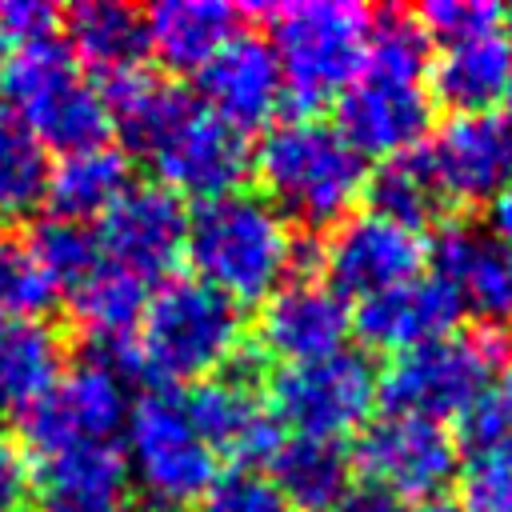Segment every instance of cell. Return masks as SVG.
I'll return each instance as SVG.
<instances>
[{"instance_id": "cell-1", "label": "cell", "mask_w": 512, "mask_h": 512, "mask_svg": "<svg viewBox=\"0 0 512 512\" xmlns=\"http://www.w3.org/2000/svg\"><path fill=\"white\" fill-rule=\"evenodd\" d=\"M184 256L192 260L196 280L232 304H256L288 284L300 264V244L292 224L260 192L240 188L188 216Z\"/></svg>"}, {"instance_id": "cell-2", "label": "cell", "mask_w": 512, "mask_h": 512, "mask_svg": "<svg viewBox=\"0 0 512 512\" xmlns=\"http://www.w3.org/2000/svg\"><path fill=\"white\" fill-rule=\"evenodd\" d=\"M244 348V316L240 304L220 296L196 276L164 280L136 324L132 368H140L156 388L200 384L236 364Z\"/></svg>"}, {"instance_id": "cell-3", "label": "cell", "mask_w": 512, "mask_h": 512, "mask_svg": "<svg viewBox=\"0 0 512 512\" xmlns=\"http://www.w3.org/2000/svg\"><path fill=\"white\" fill-rule=\"evenodd\" d=\"M252 168L264 184V200L308 228L348 220V208L368 188L364 156L332 128L312 116L284 120L260 140Z\"/></svg>"}, {"instance_id": "cell-4", "label": "cell", "mask_w": 512, "mask_h": 512, "mask_svg": "<svg viewBox=\"0 0 512 512\" xmlns=\"http://www.w3.org/2000/svg\"><path fill=\"white\" fill-rule=\"evenodd\" d=\"M0 88V104H8L28 124V132L60 156L104 144L112 128L100 88H92L84 68L56 36L12 48L0 68Z\"/></svg>"}, {"instance_id": "cell-5", "label": "cell", "mask_w": 512, "mask_h": 512, "mask_svg": "<svg viewBox=\"0 0 512 512\" xmlns=\"http://www.w3.org/2000/svg\"><path fill=\"white\" fill-rule=\"evenodd\" d=\"M272 24V52L284 76V96L296 108H316L340 96L368 56L372 12L348 0H308L264 8Z\"/></svg>"}, {"instance_id": "cell-6", "label": "cell", "mask_w": 512, "mask_h": 512, "mask_svg": "<svg viewBox=\"0 0 512 512\" xmlns=\"http://www.w3.org/2000/svg\"><path fill=\"white\" fill-rule=\"evenodd\" d=\"M504 364H508V336L500 328L452 332L392 356L388 372L380 376L376 400L392 416H416L432 424L460 420L492 388V376Z\"/></svg>"}, {"instance_id": "cell-7", "label": "cell", "mask_w": 512, "mask_h": 512, "mask_svg": "<svg viewBox=\"0 0 512 512\" xmlns=\"http://www.w3.org/2000/svg\"><path fill=\"white\" fill-rule=\"evenodd\" d=\"M124 464L140 492L168 512L200 504L216 480V456L196 436L176 392L152 388L132 400L124 420Z\"/></svg>"}, {"instance_id": "cell-8", "label": "cell", "mask_w": 512, "mask_h": 512, "mask_svg": "<svg viewBox=\"0 0 512 512\" xmlns=\"http://www.w3.org/2000/svg\"><path fill=\"white\" fill-rule=\"evenodd\" d=\"M380 376L360 352H332L312 364L280 368L268 384V416L276 428L312 440H336L364 428L376 408Z\"/></svg>"}, {"instance_id": "cell-9", "label": "cell", "mask_w": 512, "mask_h": 512, "mask_svg": "<svg viewBox=\"0 0 512 512\" xmlns=\"http://www.w3.org/2000/svg\"><path fill=\"white\" fill-rule=\"evenodd\" d=\"M128 408L132 400L120 372L104 360H84L68 368L28 416H20L24 440L40 460L80 444H108L124 428Z\"/></svg>"}, {"instance_id": "cell-10", "label": "cell", "mask_w": 512, "mask_h": 512, "mask_svg": "<svg viewBox=\"0 0 512 512\" xmlns=\"http://www.w3.org/2000/svg\"><path fill=\"white\" fill-rule=\"evenodd\" d=\"M144 156L156 164L160 188H168L176 200L188 196L200 204L240 192L252 168L248 136L208 116L196 100L168 124V132Z\"/></svg>"}, {"instance_id": "cell-11", "label": "cell", "mask_w": 512, "mask_h": 512, "mask_svg": "<svg viewBox=\"0 0 512 512\" xmlns=\"http://www.w3.org/2000/svg\"><path fill=\"white\" fill-rule=\"evenodd\" d=\"M356 464L368 480V488H380L388 496L404 500H436L444 484L456 476L460 456L456 440L444 424L416 420V416H392L384 412L376 424L364 428L356 444Z\"/></svg>"}, {"instance_id": "cell-12", "label": "cell", "mask_w": 512, "mask_h": 512, "mask_svg": "<svg viewBox=\"0 0 512 512\" xmlns=\"http://www.w3.org/2000/svg\"><path fill=\"white\" fill-rule=\"evenodd\" d=\"M428 260V240L420 228H408L392 216L380 212H360L336 224L328 248H324V264H328V288L336 296H356L360 304L408 284L424 272Z\"/></svg>"}, {"instance_id": "cell-13", "label": "cell", "mask_w": 512, "mask_h": 512, "mask_svg": "<svg viewBox=\"0 0 512 512\" xmlns=\"http://www.w3.org/2000/svg\"><path fill=\"white\" fill-rule=\"evenodd\" d=\"M432 124V96L424 92V80L388 76L364 68L336 104V132L368 160H392L412 148H420L424 132Z\"/></svg>"}, {"instance_id": "cell-14", "label": "cell", "mask_w": 512, "mask_h": 512, "mask_svg": "<svg viewBox=\"0 0 512 512\" xmlns=\"http://www.w3.org/2000/svg\"><path fill=\"white\" fill-rule=\"evenodd\" d=\"M188 240V212L160 184H132L96 224L100 256L136 280H156L176 268Z\"/></svg>"}, {"instance_id": "cell-15", "label": "cell", "mask_w": 512, "mask_h": 512, "mask_svg": "<svg viewBox=\"0 0 512 512\" xmlns=\"http://www.w3.org/2000/svg\"><path fill=\"white\" fill-rule=\"evenodd\" d=\"M196 88H200L196 104L220 124L236 128L240 136L268 128L284 104V76H280L276 52L264 36H252V32H236L196 72Z\"/></svg>"}, {"instance_id": "cell-16", "label": "cell", "mask_w": 512, "mask_h": 512, "mask_svg": "<svg viewBox=\"0 0 512 512\" xmlns=\"http://www.w3.org/2000/svg\"><path fill=\"white\" fill-rule=\"evenodd\" d=\"M420 152L440 200L480 204L512 180V132L492 112L448 116Z\"/></svg>"}, {"instance_id": "cell-17", "label": "cell", "mask_w": 512, "mask_h": 512, "mask_svg": "<svg viewBox=\"0 0 512 512\" xmlns=\"http://www.w3.org/2000/svg\"><path fill=\"white\" fill-rule=\"evenodd\" d=\"M348 328H352V316L344 296H336L320 280H288L264 300L256 336L268 356L292 368V364H312L332 352H344Z\"/></svg>"}, {"instance_id": "cell-18", "label": "cell", "mask_w": 512, "mask_h": 512, "mask_svg": "<svg viewBox=\"0 0 512 512\" xmlns=\"http://www.w3.org/2000/svg\"><path fill=\"white\" fill-rule=\"evenodd\" d=\"M184 416L196 428V436L212 448V456H232L240 464H264L268 452L280 444V428L268 416V408L260 404L256 388L248 384V376L240 372H220L208 376L200 384H192L184 396Z\"/></svg>"}, {"instance_id": "cell-19", "label": "cell", "mask_w": 512, "mask_h": 512, "mask_svg": "<svg viewBox=\"0 0 512 512\" xmlns=\"http://www.w3.org/2000/svg\"><path fill=\"white\" fill-rule=\"evenodd\" d=\"M460 312H464V304L452 292V284L440 280L436 272H420L416 280L364 300L360 312L352 316V324L368 348L400 356V352H412L440 336H452Z\"/></svg>"}, {"instance_id": "cell-20", "label": "cell", "mask_w": 512, "mask_h": 512, "mask_svg": "<svg viewBox=\"0 0 512 512\" xmlns=\"http://www.w3.org/2000/svg\"><path fill=\"white\" fill-rule=\"evenodd\" d=\"M432 272L452 284L464 308L488 320V328L512 324V248L492 232L468 224H444L428 248Z\"/></svg>"}, {"instance_id": "cell-21", "label": "cell", "mask_w": 512, "mask_h": 512, "mask_svg": "<svg viewBox=\"0 0 512 512\" xmlns=\"http://www.w3.org/2000/svg\"><path fill=\"white\" fill-rule=\"evenodd\" d=\"M68 304H72L76 324L84 328V336L96 348L92 360H104L116 372H120V364L132 368V340H136L140 312L148 304L144 280L100 260L80 284L68 288Z\"/></svg>"}, {"instance_id": "cell-22", "label": "cell", "mask_w": 512, "mask_h": 512, "mask_svg": "<svg viewBox=\"0 0 512 512\" xmlns=\"http://www.w3.org/2000/svg\"><path fill=\"white\" fill-rule=\"evenodd\" d=\"M60 376V332L44 316L0 312V416H28Z\"/></svg>"}, {"instance_id": "cell-23", "label": "cell", "mask_w": 512, "mask_h": 512, "mask_svg": "<svg viewBox=\"0 0 512 512\" xmlns=\"http://www.w3.org/2000/svg\"><path fill=\"white\" fill-rule=\"evenodd\" d=\"M236 32L240 8L224 0H164L144 12L148 52L176 72H200Z\"/></svg>"}, {"instance_id": "cell-24", "label": "cell", "mask_w": 512, "mask_h": 512, "mask_svg": "<svg viewBox=\"0 0 512 512\" xmlns=\"http://www.w3.org/2000/svg\"><path fill=\"white\" fill-rule=\"evenodd\" d=\"M512 80V40L508 32H484L472 40H452L428 64V84L440 104L460 112H488L504 100Z\"/></svg>"}, {"instance_id": "cell-25", "label": "cell", "mask_w": 512, "mask_h": 512, "mask_svg": "<svg viewBox=\"0 0 512 512\" xmlns=\"http://www.w3.org/2000/svg\"><path fill=\"white\" fill-rule=\"evenodd\" d=\"M264 472L276 484L284 508L292 504L296 512H336L340 500L352 492V464L336 440L280 436V444L264 460Z\"/></svg>"}, {"instance_id": "cell-26", "label": "cell", "mask_w": 512, "mask_h": 512, "mask_svg": "<svg viewBox=\"0 0 512 512\" xmlns=\"http://www.w3.org/2000/svg\"><path fill=\"white\" fill-rule=\"evenodd\" d=\"M68 32V52L80 68L96 72L104 84L116 76H128L136 68H144V16L128 4H112V0H88L76 4L64 20Z\"/></svg>"}, {"instance_id": "cell-27", "label": "cell", "mask_w": 512, "mask_h": 512, "mask_svg": "<svg viewBox=\"0 0 512 512\" xmlns=\"http://www.w3.org/2000/svg\"><path fill=\"white\" fill-rule=\"evenodd\" d=\"M128 188H132L128 156L120 148L96 144L84 152H68L52 164L44 200L56 208L60 220L88 224L92 216H104Z\"/></svg>"}, {"instance_id": "cell-28", "label": "cell", "mask_w": 512, "mask_h": 512, "mask_svg": "<svg viewBox=\"0 0 512 512\" xmlns=\"http://www.w3.org/2000/svg\"><path fill=\"white\" fill-rule=\"evenodd\" d=\"M128 464L124 452L108 444H80L40 460V500L44 504H84L124 496Z\"/></svg>"}, {"instance_id": "cell-29", "label": "cell", "mask_w": 512, "mask_h": 512, "mask_svg": "<svg viewBox=\"0 0 512 512\" xmlns=\"http://www.w3.org/2000/svg\"><path fill=\"white\" fill-rule=\"evenodd\" d=\"M48 172V148L8 104H0V228L36 212L48 192Z\"/></svg>"}, {"instance_id": "cell-30", "label": "cell", "mask_w": 512, "mask_h": 512, "mask_svg": "<svg viewBox=\"0 0 512 512\" xmlns=\"http://www.w3.org/2000/svg\"><path fill=\"white\" fill-rule=\"evenodd\" d=\"M368 196H372V212L392 216L408 228H420L444 204L420 148L392 156V160H380L376 176L368 180Z\"/></svg>"}, {"instance_id": "cell-31", "label": "cell", "mask_w": 512, "mask_h": 512, "mask_svg": "<svg viewBox=\"0 0 512 512\" xmlns=\"http://www.w3.org/2000/svg\"><path fill=\"white\" fill-rule=\"evenodd\" d=\"M428 64H432L428 32L420 28V20H416L412 12H396V8H392V12L372 16L364 68H372V72H388V76L424 80Z\"/></svg>"}, {"instance_id": "cell-32", "label": "cell", "mask_w": 512, "mask_h": 512, "mask_svg": "<svg viewBox=\"0 0 512 512\" xmlns=\"http://www.w3.org/2000/svg\"><path fill=\"white\" fill-rule=\"evenodd\" d=\"M28 244H32V252H36V260L44 264V272L52 276V284L64 288V292H68L72 284H80V280L104 260V256H100V244H96V232H92L88 224L60 220V216L44 220Z\"/></svg>"}, {"instance_id": "cell-33", "label": "cell", "mask_w": 512, "mask_h": 512, "mask_svg": "<svg viewBox=\"0 0 512 512\" xmlns=\"http://www.w3.org/2000/svg\"><path fill=\"white\" fill-rule=\"evenodd\" d=\"M56 296L52 276L36 260L32 244L0 228V312L40 316Z\"/></svg>"}, {"instance_id": "cell-34", "label": "cell", "mask_w": 512, "mask_h": 512, "mask_svg": "<svg viewBox=\"0 0 512 512\" xmlns=\"http://www.w3.org/2000/svg\"><path fill=\"white\" fill-rule=\"evenodd\" d=\"M460 512H512V440L468 456L460 468Z\"/></svg>"}, {"instance_id": "cell-35", "label": "cell", "mask_w": 512, "mask_h": 512, "mask_svg": "<svg viewBox=\"0 0 512 512\" xmlns=\"http://www.w3.org/2000/svg\"><path fill=\"white\" fill-rule=\"evenodd\" d=\"M200 512H284V500L264 468L236 464L228 472H216V480L200 496Z\"/></svg>"}, {"instance_id": "cell-36", "label": "cell", "mask_w": 512, "mask_h": 512, "mask_svg": "<svg viewBox=\"0 0 512 512\" xmlns=\"http://www.w3.org/2000/svg\"><path fill=\"white\" fill-rule=\"evenodd\" d=\"M420 28L428 36H440L444 44L452 40H472L484 32H500L508 24V12L492 0H428L416 12Z\"/></svg>"}, {"instance_id": "cell-37", "label": "cell", "mask_w": 512, "mask_h": 512, "mask_svg": "<svg viewBox=\"0 0 512 512\" xmlns=\"http://www.w3.org/2000/svg\"><path fill=\"white\" fill-rule=\"evenodd\" d=\"M460 440H464L472 452L512 440V404H508V396H504L500 388H488V392L460 416Z\"/></svg>"}, {"instance_id": "cell-38", "label": "cell", "mask_w": 512, "mask_h": 512, "mask_svg": "<svg viewBox=\"0 0 512 512\" xmlns=\"http://www.w3.org/2000/svg\"><path fill=\"white\" fill-rule=\"evenodd\" d=\"M60 24V12L44 0H4L0 4V36L4 44L12 40L20 44H36V40H52Z\"/></svg>"}, {"instance_id": "cell-39", "label": "cell", "mask_w": 512, "mask_h": 512, "mask_svg": "<svg viewBox=\"0 0 512 512\" xmlns=\"http://www.w3.org/2000/svg\"><path fill=\"white\" fill-rule=\"evenodd\" d=\"M36 496V472L28 452L0 428V512H28Z\"/></svg>"}, {"instance_id": "cell-40", "label": "cell", "mask_w": 512, "mask_h": 512, "mask_svg": "<svg viewBox=\"0 0 512 512\" xmlns=\"http://www.w3.org/2000/svg\"><path fill=\"white\" fill-rule=\"evenodd\" d=\"M336 512H408V508H404L396 496L380 492V488H352V492L340 500Z\"/></svg>"}, {"instance_id": "cell-41", "label": "cell", "mask_w": 512, "mask_h": 512, "mask_svg": "<svg viewBox=\"0 0 512 512\" xmlns=\"http://www.w3.org/2000/svg\"><path fill=\"white\" fill-rule=\"evenodd\" d=\"M492 236L512 248V180L492 196Z\"/></svg>"}, {"instance_id": "cell-42", "label": "cell", "mask_w": 512, "mask_h": 512, "mask_svg": "<svg viewBox=\"0 0 512 512\" xmlns=\"http://www.w3.org/2000/svg\"><path fill=\"white\" fill-rule=\"evenodd\" d=\"M44 512H140V508L128 504L124 496H112V500H84V504H44Z\"/></svg>"}, {"instance_id": "cell-43", "label": "cell", "mask_w": 512, "mask_h": 512, "mask_svg": "<svg viewBox=\"0 0 512 512\" xmlns=\"http://www.w3.org/2000/svg\"><path fill=\"white\" fill-rule=\"evenodd\" d=\"M412 512H460V504H452V500L436 496V500H424V504H420V508H412Z\"/></svg>"}, {"instance_id": "cell-44", "label": "cell", "mask_w": 512, "mask_h": 512, "mask_svg": "<svg viewBox=\"0 0 512 512\" xmlns=\"http://www.w3.org/2000/svg\"><path fill=\"white\" fill-rule=\"evenodd\" d=\"M500 392L508 396V404H512V364H508V372H504V384H500Z\"/></svg>"}, {"instance_id": "cell-45", "label": "cell", "mask_w": 512, "mask_h": 512, "mask_svg": "<svg viewBox=\"0 0 512 512\" xmlns=\"http://www.w3.org/2000/svg\"><path fill=\"white\" fill-rule=\"evenodd\" d=\"M504 104H508V112H512V80H508V92H504Z\"/></svg>"}, {"instance_id": "cell-46", "label": "cell", "mask_w": 512, "mask_h": 512, "mask_svg": "<svg viewBox=\"0 0 512 512\" xmlns=\"http://www.w3.org/2000/svg\"><path fill=\"white\" fill-rule=\"evenodd\" d=\"M4 48H8V44H4V36H0V68H4Z\"/></svg>"}, {"instance_id": "cell-47", "label": "cell", "mask_w": 512, "mask_h": 512, "mask_svg": "<svg viewBox=\"0 0 512 512\" xmlns=\"http://www.w3.org/2000/svg\"><path fill=\"white\" fill-rule=\"evenodd\" d=\"M508 40H512V16H508Z\"/></svg>"}]
</instances>
